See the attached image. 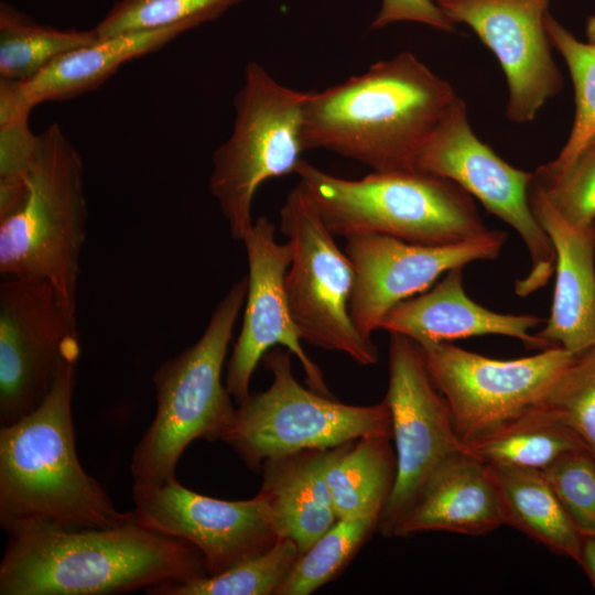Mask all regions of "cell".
Returning <instances> with one entry per match:
<instances>
[{
  "instance_id": "cell-32",
  "label": "cell",
  "mask_w": 595,
  "mask_h": 595,
  "mask_svg": "<svg viewBox=\"0 0 595 595\" xmlns=\"http://www.w3.org/2000/svg\"><path fill=\"white\" fill-rule=\"evenodd\" d=\"M542 473L581 536L595 537V454L567 452Z\"/></svg>"
},
{
  "instance_id": "cell-39",
  "label": "cell",
  "mask_w": 595,
  "mask_h": 595,
  "mask_svg": "<svg viewBox=\"0 0 595 595\" xmlns=\"http://www.w3.org/2000/svg\"><path fill=\"white\" fill-rule=\"evenodd\" d=\"M435 2V0H433Z\"/></svg>"
},
{
  "instance_id": "cell-36",
  "label": "cell",
  "mask_w": 595,
  "mask_h": 595,
  "mask_svg": "<svg viewBox=\"0 0 595 595\" xmlns=\"http://www.w3.org/2000/svg\"><path fill=\"white\" fill-rule=\"evenodd\" d=\"M581 566L595 586V537L583 539Z\"/></svg>"
},
{
  "instance_id": "cell-26",
  "label": "cell",
  "mask_w": 595,
  "mask_h": 595,
  "mask_svg": "<svg viewBox=\"0 0 595 595\" xmlns=\"http://www.w3.org/2000/svg\"><path fill=\"white\" fill-rule=\"evenodd\" d=\"M95 31L60 30L0 4V79L26 82L58 56L97 41Z\"/></svg>"
},
{
  "instance_id": "cell-15",
  "label": "cell",
  "mask_w": 595,
  "mask_h": 595,
  "mask_svg": "<svg viewBox=\"0 0 595 595\" xmlns=\"http://www.w3.org/2000/svg\"><path fill=\"white\" fill-rule=\"evenodd\" d=\"M248 259V288L241 331L227 363L226 387L236 404L246 400L255 369L263 356L281 345L294 355L309 388L332 396L320 367L306 355L291 316L285 274L292 259L289 241L275 240V226L261 216L242 239Z\"/></svg>"
},
{
  "instance_id": "cell-1",
  "label": "cell",
  "mask_w": 595,
  "mask_h": 595,
  "mask_svg": "<svg viewBox=\"0 0 595 595\" xmlns=\"http://www.w3.org/2000/svg\"><path fill=\"white\" fill-rule=\"evenodd\" d=\"M133 512V511H132ZM1 595H112L208 575L191 543L133 518L108 528L35 522L10 531Z\"/></svg>"
},
{
  "instance_id": "cell-17",
  "label": "cell",
  "mask_w": 595,
  "mask_h": 595,
  "mask_svg": "<svg viewBox=\"0 0 595 595\" xmlns=\"http://www.w3.org/2000/svg\"><path fill=\"white\" fill-rule=\"evenodd\" d=\"M132 497L136 519L195 547L208 575L264 552L279 540L257 495L248 500L212 498L184 487L174 476L158 486L133 487Z\"/></svg>"
},
{
  "instance_id": "cell-19",
  "label": "cell",
  "mask_w": 595,
  "mask_h": 595,
  "mask_svg": "<svg viewBox=\"0 0 595 595\" xmlns=\"http://www.w3.org/2000/svg\"><path fill=\"white\" fill-rule=\"evenodd\" d=\"M194 28L192 23H180L98 39L58 56L26 82L0 79V118L30 116L39 104L67 100L93 90L125 63L159 50Z\"/></svg>"
},
{
  "instance_id": "cell-28",
  "label": "cell",
  "mask_w": 595,
  "mask_h": 595,
  "mask_svg": "<svg viewBox=\"0 0 595 595\" xmlns=\"http://www.w3.org/2000/svg\"><path fill=\"white\" fill-rule=\"evenodd\" d=\"M289 539L246 558L227 570L148 591L152 595H273L299 555Z\"/></svg>"
},
{
  "instance_id": "cell-35",
  "label": "cell",
  "mask_w": 595,
  "mask_h": 595,
  "mask_svg": "<svg viewBox=\"0 0 595 595\" xmlns=\"http://www.w3.org/2000/svg\"><path fill=\"white\" fill-rule=\"evenodd\" d=\"M398 22H416L444 32L455 30L433 0H382L371 28L379 30Z\"/></svg>"
},
{
  "instance_id": "cell-31",
  "label": "cell",
  "mask_w": 595,
  "mask_h": 595,
  "mask_svg": "<svg viewBox=\"0 0 595 595\" xmlns=\"http://www.w3.org/2000/svg\"><path fill=\"white\" fill-rule=\"evenodd\" d=\"M538 407L566 425L595 454V346L576 355Z\"/></svg>"
},
{
  "instance_id": "cell-33",
  "label": "cell",
  "mask_w": 595,
  "mask_h": 595,
  "mask_svg": "<svg viewBox=\"0 0 595 595\" xmlns=\"http://www.w3.org/2000/svg\"><path fill=\"white\" fill-rule=\"evenodd\" d=\"M542 188L558 213L577 227L595 224V148L585 149L563 172L551 177H538Z\"/></svg>"
},
{
  "instance_id": "cell-4",
  "label": "cell",
  "mask_w": 595,
  "mask_h": 595,
  "mask_svg": "<svg viewBox=\"0 0 595 595\" xmlns=\"http://www.w3.org/2000/svg\"><path fill=\"white\" fill-rule=\"evenodd\" d=\"M295 174L334 236L377 234L421 245H451L489 229L473 197L423 171L371 172L359 180L328 174L304 159Z\"/></svg>"
},
{
  "instance_id": "cell-2",
  "label": "cell",
  "mask_w": 595,
  "mask_h": 595,
  "mask_svg": "<svg viewBox=\"0 0 595 595\" xmlns=\"http://www.w3.org/2000/svg\"><path fill=\"white\" fill-rule=\"evenodd\" d=\"M459 99L411 52L321 91H307L304 150L324 149L372 172L416 170L419 153Z\"/></svg>"
},
{
  "instance_id": "cell-13",
  "label": "cell",
  "mask_w": 595,
  "mask_h": 595,
  "mask_svg": "<svg viewBox=\"0 0 595 595\" xmlns=\"http://www.w3.org/2000/svg\"><path fill=\"white\" fill-rule=\"evenodd\" d=\"M506 240V232L490 229L451 245L413 244L377 234L346 238L345 253L355 270L349 302L354 325L371 338L397 304L424 292L451 269L497 258Z\"/></svg>"
},
{
  "instance_id": "cell-18",
  "label": "cell",
  "mask_w": 595,
  "mask_h": 595,
  "mask_svg": "<svg viewBox=\"0 0 595 595\" xmlns=\"http://www.w3.org/2000/svg\"><path fill=\"white\" fill-rule=\"evenodd\" d=\"M529 203L555 252L551 313L537 336L548 347L582 353L595 346V227L565 220L533 180Z\"/></svg>"
},
{
  "instance_id": "cell-6",
  "label": "cell",
  "mask_w": 595,
  "mask_h": 595,
  "mask_svg": "<svg viewBox=\"0 0 595 595\" xmlns=\"http://www.w3.org/2000/svg\"><path fill=\"white\" fill-rule=\"evenodd\" d=\"M247 288L248 277L236 281L201 338L155 370L156 410L132 454L133 487H153L174 477L181 455L194 440L220 441L235 409L221 374Z\"/></svg>"
},
{
  "instance_id": "cell-9",
  "label": "cell",
  "mask_w": 595,
  "mask_h": 595,
  "mask_svg": "<svg viewBox=\"0 0 595 595\" xmlns=\"http://www.w3.org/2000/svg\"><path fill=\"white\" fill-rule=\"evenodd\" d=\"M280 229L292 246L284 284L301 339L344 353L363 366L376 364L377 346L357 329L349 314L354 267L300 182L280 210Z\"/></svg>"
},
{
  "instance_id": "cell-25",
  "label": "cell",
  "mask_w": 595,
  "mask_h": 595,
  "mask_svg": "<svg viewBox=\"0 0 595 595\" xmlns=\"http://www.w3.org/2000/svg\"><path fill=\"white\" fill-rule=\"evenodd\" d=\"M464 448L490 466L542 470L563 454L588 447L556 418L536 407Z\"/></svg>"
},
{
  "instance_id": "cell-7",
  "label": "cell",
  "mask_w": 595,
  "mask_h": 595,
  "mask_svg": "<svg viewBox=\"0 0 595 595\" xmlns=\"http://www.w3.org/2000/svg\"><path fill=\"white\" fill-rule=\"evenodd\" d=\"M271 386L238 403L220 441L259 472L264 461L314 448H331L366 435L392 439L389 407L337 401L303 387L294 377L291 353L273 348L263 356Z\"/></svg>"
},
{
  "instance_id": "cell-8",
  "label": "cell",
  "mask_w": 595,
  "mask_h": 595,
  "mask_svg": "<svg viewBox=\"0 0 595 595\" xmlns=\"http://www.w3.org/2000/svg\"><path fill=\"white\" fill-rule=\"evenodd\" d=\"M307 91L277 82L249 62L234 97L235 120L228 139L213 153L209 190L231 237L242 241L251 228L252 202L266 181L295 173L304 150L302 129Z\"/></svg>"
},
{
  "instance_id": "cell-21",
  "label": "cell",
  "mask_w": 595,
  "mask_h": 595,
  "mask_svg": "<svg viewBox=\"0 0 595 595\" xmlns=\"http://www.w3.org/2000/svg\"><path fill=\"white\" fill-rule=\"evenodd\" d=\"M502 524L501 505L488 466L463 450L434 469L392 537L426 531L480 536Z\"/></svg>"
},
{
  "instance_id": "cell-20",
  "label": "cell",
  "mask_w": 595,
  "mask_h": 595,
  "mask_svg": "<svg viewBox=\"0 0 595 595\" xmlns=\"http://www.w3.org/2000/svg\"><path fill=\"white\" fill-rule=\"evenodd\" d=\"M462 269H451L430 291L397 304L385 317L381 329L404 335L420 346L501 335L517 338L528 347L548 348L537 334H531L542 318L501 314L476 303L464 291Z\"/></svg>"
},
{
  "instance_id": "cell-11",
  "label": "cell",
  "mask_w": 595,
  "mask_h": 595,
  "mask_svg": "<svg viewBox=\"0 0 595 595\" xmlns=\"http://www.w3.org/2000/svg\"><path fill=\"white\" fill-rule=\"evenodd\" d=\"M416 170L453 181L517 231L531 258V271L517 284L518 294L544 285L555 269V252L529 203L533 173L510 165L478 139L463 99L422 147Z\"/></svg>"
},
{
  "instance_id": "cell-38",
  "label": "cell",
  "mask_w": 595,
  "mask_h": 595,
  "mask_svg": "<svg viewBox=\"0 0 595 595\" xmlns=\"http://www.w3.org/2000/svg\"><path fill=\"white\" fill-rule=\"evenodd\" d=\"M587 148H595V134L593 136V138L591 139V141L588 142Z\"/></svg>"
},
{
  "instance_id": "cell-5",
  "label": "cell",
  "mask_w": 595,
  "mask_h": 595,
  "mask_svg": "<svg viewBox=\"0 0 595 595\" xmlns=\"http://www.w3.org/2000/svg\"><path fill=\"white\" fill-rule=\"evenodd\" d=\"M26 184L22 204L0 219V273L50 282L76 317L87 221L84 163L58 123L37 134Z\"/></svg>"
},
{
  "instance_id": "cell-30",
  "label": "cell",
  "mask_w": 595,
  "mask_h": 595,
  "mask_svg": "<svg viewBox=\"0 0 595 595\" xmlns=\"http://www.w3.org/2000/svg\"><path fill=\"white\" fill-rule=\"evenodd\" d=\"M246 0H119L93 29L98 39L180 23L198 26Z\"/></svg>"
},
{
  "instance_id": "cell-12",
  "label": "cell",
  "mask_w": 595,
  "mask_h": 595,
  "mask_svg": "<svg viewBox=\"0 0 595 595\" xmlns=\"http://www.w3.org/2000/svg\"><path fill=\"white\" fill-rule=\"evenodd\" d=\"M388 370L385 400L391 414L397 473L377 524L387 538L392 537L434 469L451 454L465 450L420 346L404 335L391 333Z\"/></svg>"
},
{
  "instance_id": "cell-22",
  "label": "cell",
  "mask_w": 595,
  "mask_h": 595,
  "mask_svg": "<svg viewBox=\"0 0 595 595\" xmlns=\"http://www.w3.org/2000/svg\"><path fill=\"white\" fill-rule=\"evenodd\" d=\"M340 445L272 457L261 466L257 496L278 538L291 540L300 554L338 520L326 475Z\"/></svg>"
},
{
  "instance_id": "cell-24",
  "label": "cell",
  "mask_w": 595,
  "mask_h": 595,
  "mask_svg": "<svg viewBox=\"0 0 595 595\" xmlns=\"http://www.w3.org/2000/svg\"><path fill=\"white\" fill-rule=\"evenodd\" d=\"M391 440L366 435L338 447L326 475L337 519L379 520L397 473Z\"/></svg>"
},
{
  "instance_id": "cell-23",
  "label": "cell",
  "mask_w": 595,
  "mask_h": 595,
  "mask_svg": "<svg viewBox=\"0 0 595 595\" xmlns=\"http://www.w3.org/2000/svg\"><path fill=\"white\" fill-rule=\"evenodd\" d=\"M487 466L499 496L505 524L581 565L584 538L542 470Z\"/></svg>"
},
{
  "instance_id": "cell-3",
  "label": "cell",
  "mask_w": 595,
  "mask_h": 595,
  "mask_svg": "<svg viewBox=\"0 0 595 595\" xmlns=\"http://www.w3.org/2000/svg\"><path fill=\"white\" fill-rule=\"evenodd\" d=\"M80 354L78 334L63 344L50 390L19 421L0 430V523L8 532L44 522L108 528L133 518L79 463L72 401Z\"/></svg>"
},
{
  "instance_id": "cell-10",
  "label": "cell",
  "mask_w": 595,
  "mask_h": 595,
  "mask_svg": "<svg viewBox=\"0 0 595 595\" xmlns=\"http://www.w3.org/2000/svg\"><path fill=\"white\" fill-rule=\"evenodd\" d=\"M420 348L464 446L540 405L577 355L561 346L517 359L489 358L447 342Z\"/></svg>"
},
{
  "instance_id": "cell-40",
  "label": "cell",
  "mask_w": 595,
  "mask_h": 595,
  "mask_svg": "<svg viewBox=\"0 0 595 595\" xmlns=\"http://www.w3.org/2000/svg\"><path fill=\"white\" fill-rule=\"evenodd\" d=\"M594 227H595V224H594Z\"/></svg>"
},
{
  "instance_id": "cell-34",
  "label": "cell",
  "mask_w": 595,
  "mask_h": 595,
  "mask_svg": "<svg viewBox=\"0 0 595 595\" xmlns=\"http://www.w3.org/2000/svg\"><path fill=\"white\" fill-rule=\"evenodd\" d=\"M29 116L0 119V187L26 184L37 134L29 128Z\"/></svg>"
},
{
  "instance_id": "cell-29",
  "label": "cell",
  "mask_w": 595,
  "mask_h": 595,
  "mask_svg": "<svg viewBox=\"0 0 595 595\" xmlns=\"http://www.w3.org/2000/svg\"><path fill=\"white\" fill-rule=\"evenodd\" d=\"M377 524L374 519H338L298 555L274 595H309L337 577Z\"/></svg>"
},
{
  "instance_id": "cell-16",
  "label": "cell",
  "mask_w": 595,
  "mask_h": 595,
  "mask_svg": "<svg viewBox=\"0 0 595 595\" xmlns=\"http://www.w3.org/2000/svg\"><path fill=\"white\" fill-rule=\"evenodd\" d=\"M451 20L469 26L498 60L508 86L506 116L524 123L562 88L545 30L549 0H435Z\"/></svg>"
},
{
  "instance_id": "cell-14",
  "label": "cell",
  "mask_w": 595,
  "mask_h": 595,
  "mask_svg": "<svg viewBox=\"0 0 595 595\" xmlns=\"http://www.w3.org/2000/svg\"><path fill=\"white\" fill-rule=\"evenodd\" d=\"M77 332L45 280L4 278L0 284V422L12 424L45 398L64 342Z\"/></svg>"
},
{
  "instance_id": "cell-27",
  "label": "cell",
  "mask_w": 595,
  "mask_h": 595,
  "mask_svg": "<svg viewBox=\"0 0 595 595\" xmlns=\"http://www.w3.org/2000/svg\"><path fill=\"white\" fill-rule=\"evenodd\" d=\"M545 30L551 45L567 65L575 93V116L567 141L554 160L533 173L538 177H551L566 170L595 134V44L577 40L549 12Z\"/></svg>"
},
{
  "instance_id": "cell-37",
  "label": "cell",
  "mask_w": 595,
  "mask_h": 595,
  "mask_svg": "<svg viewBox=\"0 0 595 595\" xmlns=\"http://www.w3.org/2000/svg\"><path fill=\"white\" fill-rule=\"evenodd\" d=\"M585 30L587 42L595 44V14L588 17Z\"/></svg>"
}]
</instances>
